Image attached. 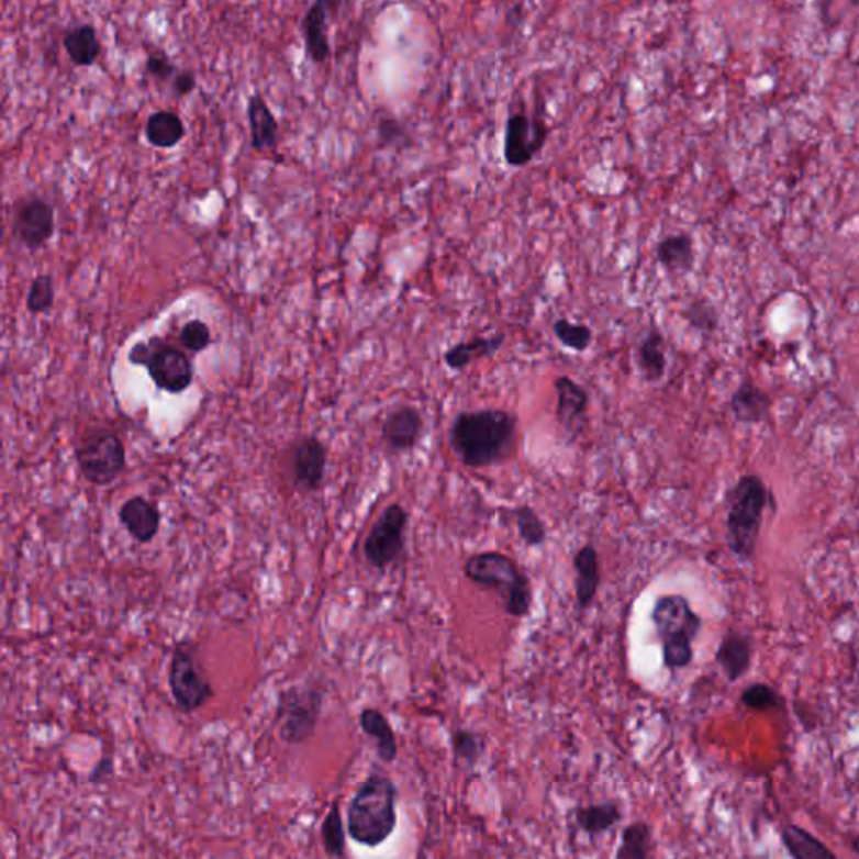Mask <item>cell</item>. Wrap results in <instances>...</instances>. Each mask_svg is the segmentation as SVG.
I'll list each match as a JSON object with an SVG mask.
<instances>
[{
    "label": "cell",
    "mask_w": 859,
    "mask_h": 859,
    "mask_svg": "<svg viewBox=\"0 0 859 859\" xmlns=\"http://www.w3.org/2000/svg\"><path fill=\"white\" fill-rule=\"evenodd\" d=\"M517 430V415L507 410H466L455 415L448 444L462 466L487 469L514 455Z\"/></svg>",
    "instance_id": "cell-1"
},
{
    "label": "cell",
    "mask_w": 859,
    "mask_h": 859,
    "mask_svg": "<svg viewBox=\"0 0 859 859\" xmlns=\"http://www.w3.org/2000/svg\"><path fill=\"white\" fill-rule=\"evenodd\" d=\"M771 492L756 473L740 477L725 494V539L732 555L743 565L756 558L763 514Z\"/></svg>",
    "instance_id": "cell-2"
},
{
    "label": "cell",
    "mask_w": 859,
    "mask_h": 859,
    "mask_svg": "<svg viewBox=\"0 0 859 859\" xmlns=\"http://www.w3.org/2000/svg\"><path fill=\"white\" fill-rule=\"evenodd\" d=\"M398 788L387 776H368L359 785L346 814V827L353 841L366 848L383 845L397 827Z\"/></svg>",
    "instance_id": "cell-3"
},
{
    "label": "cell",
    "mask_w": 859,
    "mask_h": 859,
    "mask_svg": "<svg viewBox=\"0 0 859 859\" xmlns=\"http://www.w3.org/2000/svg\"><path fill=\"white\" fill-rule=\"evenodd\" d=\"M464 574L476 587L494 591L502 600L505 615L526 618L533 607V584L517 561L499 550H483L467 558Z\"/></svg>",
    "instance_id": "cell-4"
},
{
    "label": "cell",
    "mask_w": 859,
    "mask_h": 859,
    "mask_svg": "<svg viewBox=\"0 0 859 859\" xmlns=\"http://www.w3.org/2000/svg\"><path fill=\"white\" fill-rule=\"evenodd\" d=\"M651 623L661 645L667 670H685L692 665L693 642L702 632V618L683 594H661L651 607Z\"/></svg>",
    "instance_id": "cell-5"
},
{
    "label": "cell",
    "mask_w": 859,
    "mask_h": 859,
    "mask_svg": "<svg viewBox=\"0 0 859 859\" xmlns=\"http://www.w3.org/2000/svg\"><path fill=\"white\" fill-rule=\"evenodd\" d=\"M129 361L146 368L158 390L180 394L192 387L193 375H196L193 362L190 361L187 353L161 342L160 337L136 343L130 349Z\"/></svg>",
    "instance_id": "cell-6"
},
{
    "label": "cell",
    "mask_w": 859,
    "mask_h": 859,
    "mask_svg": "<svg viewBox=\"0 0 859 859\" xmlns=\"http://www.w3.org/2000/svg\"><path fill=\"white\" fill-rule=\"evenodd\" d=\"M75 455L82 479L91 486H110L126 469L125 444L108 428L88 430L79 438Z\"/></svg>",
    "instance_id": "cell-7"
},
{
    "label": "cell",
    "mask_w": 859,
    "mask_h": 859,
    "mask_svg": "<svg viewBox=\"0 0 859 859\" xmlns=\"http://www.w3.org/2000/svg\"><path fill=\"white\" fill-rule=\"evenodd\" d=\"M323 711V692L317 687H291L281 693L278 721L281 739L291 746L308 743L316 732Z\"/></svg>",
    "instance_id": "cell-8"
},
{
    "label": "cell",
    "mask_w": 859,
    "mask_h": 859,
    "mask_svg": "<svg viewBox=\"0 0 859 859\" xmlns=\"http://www.w3.org/2000/svg\"><path fill=\"white\" fill-rule=\"evenodd\" d=\"M168 685L177 707L183 714H193L213 696V687L205 671L190 650L189 643H181L171 655L168 668Z\"/></svg>",
    "instance_id": "cell-9"
},
{
    "label": "cell",
    "mask_w": 859,
    "mask_h": 859,
    "mask_svg": "<svg viewBox=\"0 0 859 859\" xmlns=\"http://www.w3.org/2000/svg\"><path fill=\"white\" fill-rule=\"evenodd\" d=\"M409 521V511L398 502L383 509L362 544L365 559L371 568L384 571L402 558Z\"/></svg>",
    "instance_id": "cell-10"
},
{
    "label": "cell",
    "mask_w": 859,
    "mask_h": 859,
    "mask_svg": "<svg viewBox=\"0 0 859 859\" xmlns=\"http://www.w3.org/2000/svg\"><path fill=\"white\" fill-rule=\"evenodd\" d=\"M549 129L543 118L512 111L505 121L504 158L512 168L527 167L543 152Z\"/></svg>",
    "instance_id": "cell-11"
},
{
    "label": "cell",
    "mask_w": 859,
    "mask_h": 859,
    "mask_svg": "<svg viewBox=\"0 0 859 859\" xmlns=\"http://www.w3.org/2000/svg\"><path fill=\"white\" fill-rule=\"evenodd\" d=\"M56 222L49 202L41 197H27L15 203L12 234L25 249L40 250L53 238Z\"/></svg>",
    "instance_id": "cell-12"
},
{
    "label": "cell",
    "mask_w": 859,
    "mask_h": 859,
    "mask_svg": "<svg viewBox=\"0 0 859 859\" xmlns=\"http://www.w3.org/2000/svg\"><path fill=\"white\" fill-rule=\"evenodd\" d=\"M556 420L566 437L574 444L587 426L590 412V393L571 377H559L555 381Z\"/></svg>",
    "instance_id": "cell-13"
},
{
    "label": "cell",
    "mask_w": 859,
    "mask_h": 859,
    "mask_svg": "<svg viewBox=\"0 0 859 859\" xmlns=\"http://www.w3.org/2000/svg\"><path fill=\"white\" fill-rule=\"evenodd\" d=\"M425 430L422 412L413 405L391 410L381 426V437L393 455L409 454L420 444Z\"/></svg>",
    "instance_id": "cell-14"
},
{
    "label": "cell",
    "mask_w": 859,
    "mask_h": 859,
    "mask_svg": "<svg viewBox=\"0 0 859 859\" xmlns=\"http://www.w3.org/2000/svg\"><path fill=\"white\" fill-rule=\"evenodd\" d=\"M327 448L320 438H302L291 457L292 479L302 490H320L326 477Z\"/></svg>",
    "instance_id": "cell-15"
},
{
    "label": "cell",
    "mask_w": 859,
    "mask_h": 859,
    "mask_svg": "<svg viewBox=\"0 0 859 859\" xmlns=\"http://www.w3.org/2000/svg\"><path fill=\"white\" fill-rule=\"evenodd\" d=\"M121 526L140 544H149L160 533L161 514L157 505L142 495H133L121 505Z\"/></svg>",
    "instance_id": "cell-16"
},
{
    "label": "cell",
    "mask_w": 859,
    "mask_h": 859,
    "mask_svg": "<svg viewBox=\"0 0 859 859\" xmlns=\"http://www.w3.org/2000/svg\"><path fill=\"white\" fill-rule=\"evenodd\" d=\"M576 572V610L579 613L590 610L596 600L601 584V561L596 547L587 544L572 558Z\"/></svg>",
    "instance_id": "cell-17"
},
{
    "label": "cell",
    "mask_w": 859,
    "mask_h": 859,
    "mask_svg": "<svg viewBox=\"0 0 859 859\" xmlns=\"http://www.w3.org/2000/svg\"><path fill=\"white\" fill-rule=\"evenodd\" d=\"M752 657V638L735 629L722 636L721 645L715 651V661L730 683L737 682L749 673Z\"/></svg>",
    "instance_id": "cell-18"
},
{
    "label": "cell",
    "mask_w": 859,
    "mask_h": 859,
    "mask_svg": "<svg viewBox=\"0 0 859 859\" xmlns=\"http://www.w3.org/2000/svg\"><path fill=\"white\" fill-rule=\"evenodd\" d=\"M330 5L320 0L308 9L304 19H302L305 54L316 65H323L331 56L330 24H327Z\"/></svg>",
    "instance_id": "cell-19"
},
{
    "label": "cell",
    "mask_w": 859,
    "mask_h": 859,
    "mask_svg": "<svg viewBox=\"0 0 859 859\" xmlns=\"http://www.w3.org/2000/svg\"><path fill=\"white\" fill-rule=\"evenodd\" d=\"M247 120H249L250 145L256 152L272 149L278 145L279 123L274 116L269 104L263 94L254 93L247 103Z\"/></svg>",
    "instance_id": "cell-20"
},
{
    "label": "cell",
    "mask_w": 859,
    "mask_h": 859,
    "mask_svg": "<svg viewBox=\"0 0 859 859\" xmlns=\"http://www.w3.org/2000/svg\"><path fill=\"white\" fill-rule=\"evenodd\" d=\"M505 336L502 333L494 336L472 337L469 342H460L445 352V365L454 371H462L479 359L492 358L504 345Z\"/></svg>",
    "instance_id": "cell-21"
},
{
    "label": "cell",
    "mask_w": 859,
    "mask_h": 859,
    "mask_svg": "<svg viewBox=\"0 0 859 859\" xmlns=\"http://www.w3.org/2000/svg\"><path fill=\"white\" fill-rule=\"evenodd\" d=\"M772 400L752 381H743L730 398V410L740 423H760L771 413Z\"/></svg>",
    "instance_id": "cell-22"
},
{
    "label": "cell",
    "mask_w": 859,
    "mask_h": 859,
    "mask_svg": "<svg viewBox=\"0 0 859 859\" xmlns=\"http://www.w3.org/2000/svg\"><path fill=\"white\" fill-rule=\"evenodd\" d=\"M636 365L643 380L648 383H658L663 380L667 373V352H665V339L660 331L650 330L647 336L643 337L636 352Z\"/></svg>",
    "instance_id": "cell-23"
},
{
    "label": "cell",
    "mask_w": 859,
    "mask_h": 859,
    "mask_svg": "<svg viewBox=\"0 0 859 859\" xmlns=\"http://www.w3.org/2000/svg\"><path fill=\"white\" fill-rule=\"evenodd\" d=\"M63 46L72 65L79 68L93 66L101 54V41L93 24H79L69 29L63 40Z\"/></svg>",
    "instance_id": "cell-24"
},
{
    "label": "cell",
    "mask_w": 859,
    "mask_h": 859,
    "mask_svg": "<svg viewBox=\"0 0 859 859\" xmlns=\"http://www.w3.org/2000/svg\"><path fill=\"white\" fill-rule=\"evenodd\" d=\"M359 727L377 743L378 757L383 762L390 763L397 759V735L383 712L378 709H365L359 714Z\"/></svg>",
    "instance_id": "cell-25"
},
{
    "label": "cell",
    "mask_w": 859,
    "mask_h": 859,
    "mask_svg": "<svg viewBox=\"0 0 859 859\" xmlns=\"http://www.w3.org/2000/svg\"><path fill=\"white\" fill-rule=\"evenodd\" d=\"M781 841L792 859H838L821 839L797 824H785L782 827Z\"/></svg>",
    "instance_id": "cell-26"
},
{
    "label": "cell",
    "mask_w": 859,
    "mask_h": 859,
    "mask_svg": "<svg viewBox=\"0 0 859 859\" xmlns=\"http://www.w3.org/2000/svg\"><path fill=\"white\" fill-rule=\"evenodd\" d=\"M145 135L155 148H174L186 136V125L174 111H157L146 120Z\"/></svg>",
    "instance_id": "cell-27"
},
{
    "label": "cell",
    "mask_w": 859,
    "mask_h": 859,
    "mask_svg": "<svg viewBox=\"0 0 859 859\" xmlns=\"http://www.w3.org/2000/svg\"><path fill=\"white\" fill-rule=\"evenodd\" d=\"M658 263L670 272H687L695 263L693 241L687 234L667 235L657 247Z\"/></svg>",
    "instance_id": "cell-28"
},
{
    "label": "cell",
    "mask_w": 859,
    "mask_h": 859,
    "mask_svg": "<svg viewBox=\"0 0 859 859\" xmlns=\"http://www.w3.org/2000/svg\"><path fill=\"white\" fill-rule=\"evenodd\" d=\"M622 821V810L615 803L590 804L576 811V823L588 835H601Z\"/></svg>",
    "instance_id": "cell-29"
},
{
    "label": "cell",
    "mask_w": 859,
    "mask_h": 859,
    "mask_svg": "<svg viewBox=\"0 0 859 859\" xmlns=\"http://www.w3.org/2000/svg\"><path fill=\"white\" fill-rule=\"evenodd\" d=\"M654 836L648 823H632L625 827L620 841L616 859H651Z\"/></svg>",
    "instance_id": "cell-30"
},
{
    "label": "cell",
    "mask_w": 859,
    "mask_h": 859,
    "mask_svg": "<svg viewBox=\"0 0 859 859\" xmlns=\"http://www.w3.org/2000/svg\"><path fill=\"white\" fill-rule=\"evenodd\" d=\"M321 839L324 851L330 858L342 859L346 849L345 823H343L342 807L339 803H333L330 813L321 824Z\"/></svg>",
    "instance_id": "cell-31"
},
{
    "label": "cell",
    "mask_w": 859,
    "mask_h": 859,
    "mask_svg": "<svg viewBox=\"0 0 859 859\" xmlns=\"http://www.w3.org/2000/svg\"><path fill=\"white\" fill-rule=\"evenodd\" d=\"M517 534L527 547H540L547 540V527L540 515L531 505L514 509Z\"/></svg>",
    "instance_id": "cell-32"
},
{
    "label": "cell",
    "mask_w": 859,
    "mask_h": 859,
    "mask_svg": "<svg viewBox=\"0 0 859 859\" xmlns=\"http://www.w3.org/2000/svg\"><path fill=\"white\" fill-rule=\"evenodd\" d=\"M553 333L565 348L576 353L587 352L593 343V331L588 324L571 323L565 317L553 323Z\"/></svg>",
    "instance_id": "cell-33"
},
{
    "label": "cell",
    "mask_w": 859,
    "mask_h": 859,
    "mask_svg": "<svg viewBox=\"0 0 859 859\" xmlns=\"http://www.w3.org/2000/svg\"><path fill=\"white\" fill-rule=\"evenodd\" d=\"M451 750L455 759L466 763V766H476L477 760L482 757L486 750V740L482 735L477 734L470 728H458L450 737Z\"/></svg>",
    "instance_id": "cell-34"
},
{
    "label": "cell",
    "mask_w": 859,
    "mask_h": 859,
    "mask_svg": "<svg viewBox=\"0 0 859 859\" xmlns=\"http://www.w3.org/2000/svg\"><path fill=\"white\" fill-rule=\"evenodd\" d=\"M25 304H27L29 313L33 314H47L53 310L54 281L49 274H40L33 279Z\"/></svg>",
    "instance_id": "cell-35"
},
{
    "label": "cell",
    "mask_w": 859,
    "mask_h": 859,
    "mask_svg": "<svg viewBox=\"0 0 859 859\" xmlns=\"http://www.w3.org/2000/svg\"><path fill=\"white\" fill-rule=\"evenodd\" d=\"M740 702L749 711L767 712L781 707L782 699L771 685L767 683H752L744 690Z\"/></svg>",
    "instance_id": "cell-36"
},
{
    "label": "cell",
    "mask_w": 859,
    "mask_h": 859,
    "mask_svg": "<svg viewBox=\"0 0 859 859\" xmlns=\"http://www.w3.org/2000/svg\"><path fill=\"white\" fill-rule=\"evenodd\" d=\"M180 343L192 355L205 352L212 345V331L202 320H192L180 330Z\"/></svg>",
    "instance_id": "cell-37"
},
{
    "label": "cell",
    "mask_w": 859,
    "mask_h": 859,
    "mask_svg": "<svg viewBox=\"0 0 859 859\" xmlns=\"http://www.w3.org/2000/svg\"><path fill=\"white\" fill-rule=\"evenodd\" d=\"M683 316L689 321L690 326L695 327L700 333H714L717 330V311H715L714 305L709 304L707 301H702V299L693 301L687 308Z\"/></svg>",
    "instance_id": "cell-38"
},
{
    "label": "cell",
    "mask_w": 859,
    "mask_h": 859,
    "mask_svg": "<svg viewBox=\"0 0 859 859\" xmlns=\"http://www.w3.org/2000/svg\"><path fill=\"white\" fill-rule=\"evenodd\" d=\"M175 71H177V68H175L170 57H168L167 54L161 53V51L149 54L148 59H146V72H148L152 78L167 81V79L177 76L175 75Z\"/></svg>",
    "instance_id": "cell-39"
},
{
    "label": "cell",
    "mask_w": 859,
    "mask_h": 859,
    "mask_svg": "<svg viewBox=\"0 0 859 859\" xmlns=\"http://www.w3.org/2000/svg\"><path fill=\"white\" fill-rule=\"evenodd\" d=\"M197 88V76L192 71L186 69V71L177 72L174 78V91L178 97L183 98L187 94H192Z\"/></svg>",
    "instance_id": "cell-40"
},
{
    "label": "cell",
    "mask_w": 859,
    "mask_h": 859,
    "mask_svg": "<svg viewBox=\"0 0 859 859\" xmlns=\"http://www.w3.org/2000/svg\"><path fill=\"white\" fill-rule=\"evenodd\" d=\"M378 136H380L381 145H391L397 142L398 136H402V126L397 120L384 118L378 125Z\"/></svg>",
    "instance_id": "cell-41"
},
{
    "label": "cell",
    "mask_w": 859,
    "mask_h": 859,
    "mask_svg": "<svg viewBox=\"0 0 859 859\" xmlns=\"http://www.w3.org/2000/svg\"><path fill=\"white\" fill-rule=\"evenodd\" d=\"M114 762L111 757L104 756L100 762L94 766L93 772L89 774V782L94 784H101V782L108 781L113 776Z\"/></svg>",
    "instance_id": "cell-42"
},
{
    "label": "cell",
    "mask_w": 859,
    "mask_h": 859,
    "mask_svg": "<svg viewBox=\"0 0 859 859\" xmlns=\"http://www.w3.org/2000/svg\"><path fill=\"white\" fill-rule=\"evenodd\" d=\"M851 849L859 856V835L851 839Z\"/></svg>",
    "instance_id": "cell-43"
}]
</instances>
